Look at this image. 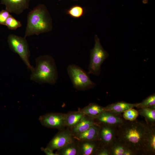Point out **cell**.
<instances>
[{
	"mask_svg": "<svg viewBox=\"0 0 155 155\" xmlns=\"http://www.w3.org/2000/svg\"><path fill=\"white\" fill-rule=\"evenodd\" d=\"M149 124L136 119L126 122L117 127V138L138 154L144 155Z\"/></svg>",
	"mask_w": 155,
	"mask_h": 155,
	"instance_id": "obj_1",
	"label": "cell"
},
{
	"mask_svg": "<svg viewBox=\"0 0 155 155\" xmlns=\"http://www.w3.org/2000/svg\"><path fill=\"white\" fill-rule=\"evenodd\" d=\"M24 37L48 32L53 29L52 19L46 6L40 4L30 11L27 17Z\"/></svg>",
	"mask_w": 155,
	"mask_h": 155,
	"instance_id": "obj_2",
	"label": "cell"
},
{
	"mask_svg": "<svg viewBox=\"0 0 155 155\" xmlns=\"http://www.w3.org/2000/svg\"><path fill=\"white\" fill-rule=\"evenodd\" d=\"M35 62L36 67L31 71L30 80L41 84H55L58 75L53 58L49 55H41L36 59Z\"/></svg>",
	"mask_w": 155,
	"mask_h": 155,
	"instance_id": "obj_3",
	"label": "cell"
},
{
	"mask_svg": "<svg viewBox=\"0 0 155 155\" xmlns=\"http://www.w3.org/2000/svg\"><path fill=\"white\" fill-rule=\"evenodd\" d=\"M67 70L73 87L79 90L92 88L95 84L90 79L89 74L76 65H69Z\"/></svg>",
	"mask_w": 155,
	"mask_h": 155,
	"instance_id": "obj_4",
	"label": "cell"
},
{
	"mask_svg": "<svg viewBox=\"0 0 155 155\" xmlns=\"http://www.w3.org/2000/svg\"><path fill=\"white\" fill-rule=\"evenodd\" d=\"M7 41L11 50L19 55L28 69L31 71L34 67L30 62V51L26 38L10 34L8 36Z\"/></svg>",
	"mask_w": 155,
	"mask_h": 155,
	"instance_id": "obj_5",
	"label": "cell"
},
{
	"mask_svg": "<svg viewBox=\"0 0 155 155\" xmlns=\"http://www.w3.org/2000/svg\"><path fill=\"white\" fill-rule=\"evenodd\" d=\"M94 40V47L90 51V58L88 72L89 74L98 75L101 71V65L108 58L109 54L103 48L97 35L95 36Z\"/></svg>",
	"mask_w": 155,
	"mask_h": 155,
	"instance_id": "obj_6",
	"label": "cell"
},
{
	"mask_svg": "<svg viewBox=\"0 0 155 155\" xmlns=\"http://www.w3.org/2000/svg\"><path fill=\"white\" fill-rule=\"evenodd\" d=\"M66 114L62 113H49L40 116L39 120L44 127L60 130L66 128Z\"/></svg>",
	"mask_w": 155,
	"mask_h": 155,
	"instance_id": "obj_7",
	"label": "cell"
},
{
	"mask_svg": "<svg viewBox=\"0 0 155 155\" xmlns=\"http://www.w3.org/2000/svg\"><path fill=\"white\" fill-rule=\"evenodd\" d=\"M69 129L66 128L59 130L47 144L46 148L53 151L63 147L74 140Z\"/></svg>",
	"mask_w": 155,
	"mask_h": 155,
	"instance_id": "obj_8",
	"label": "cell"
},
{
	"mask_svg": "<svg viewBox=\"0 0 155 155\" xmlns=\"http://www.w3.org/2000/svg\"><path fill=\"white\" fill-rule=\"evenodd\" d=\"M98 124L100 125L98 140L101 145L110 148L117 138V127L106 124Z\"/></svg>",
	"mask_w": 155,
	"mask_h": 155,
	"instance_id": "obj_9",
	"label": "cell"
},
{
	"mask_svg": "<svg viewBox=\"0 0 155 155\" xmlns=\"http://www.w3.org/2000/svg\"><path fill=\"white\" fill-rule=\"evenodd\" d=\"M97 123H103L117 127L125 123L126 121L120 116L109 111H105L94 119Z\"/></svg>",
	"mask_w": 155,
	"mask_h": 155,
	"instance_id": "obj_10",
	"label": "cell"
},
{
	"mask_svg": "<svg viewBox=\"0 0 155 155\" xmlns=\"http://www.w3.org/2000/svg\"><path fill=\"white\" fill-rule=\"evenodd\" d=\"M30 0H0L5 5V9L10 13L19 15L28 9Z\"/></svg>",
	"mask_w": 155,
	"mask_h": 155,
	"instance_id": "obj_11",
	"label": "cell"
},
{
	"mask_svg": "<svg viewBox=\"0 0 155 155\" xmlns=\"http://www.w3.org/2000/svg\"><path fill=\"white\" fill-rule=\"evenodd\" d=\"M148 124L144 146V155H154L155 154V125Z\"/></svg>",
	"mask_w": 155,
	"mask_h": 155,
	"instance_id": "obj_12",
	"label": "cell"
},
{
	"mask_svg": "<svg viewBox=\"0 0 155 155\" xmlns=\"http://www.w3.org/2000/svg\"><path fill=\"white\" fill-rule=\"evenodd\" d=\"M79 142V149L78 155H95L101 145L99 140Z\"/></svg>",
	"mask_w": 155,
	"mask_h": 155,
	"instance_id": "obj_13",
	"label": "cell"
},
{
	"mask_svg": "<svg viewBox=\"0 0 155 155\" xmlns=\"http://www.w3.org/2000/svg\"><path fill=\"white\" fill-rule=\"evenodd\" d=\"M99 124L96 123L85 131L73 136L78 141L99 140Z\"/></svg>",
	"mask_w": 155,
	"mask_h": 155,
	"instance_id": "obj_14",
	"label": "cell"
},
{
	"mask_svg": "<svg viewBox=\"0 0 155 155\" xmlns=\"http://www.w3.org/2000/svg\"><path fill=\"white\" fill-rule=\"evenodd\" d=\"M96 123L94 118L85 115L75 125L69 129L73 136L85 131Z\"/></svg>",
	"mask_w": 155,
	"mask_h": 155,
	"instance_id": "obj_15",
	"label": "cell"
},
{
	"mask_svg": "<svg viewBox=\"0 0 155 155\" xmlns=\"http://www.w3.org/2000/svg\"><path fill=\"white\" fill-rule=\"evenodd\" d=\"M137 103H131L123 101L119 102L109 104L105 107V111L120 115L126 110L136 107Z\"/></svg>",
	"mask_w": 155,
	"mask_h": 155,
	"instance_id": "obj_16",
	"label": "cell"
},
{
	"mask_svg": "<svg viewBox=\"0 0 155 155\" xmlns=\"http://www.w3.org/2000/svg\"><path fill=\"white\" fill-rule=\"evenodd\" d=\"M84 115L92 117L94 119L101 113L105 111V107L98 104L90 103L87 106L78 110Z\"/></svg>",
	"mask_w": 155,
	"mask_h": 155,
	"instance_id": "obj_17",
	"label": "cell"
},
{
	"mask_svg": "<svg viewBox=\"0 0 155 155\" xmlns=\"http://www.w3.org/2000/svg\"><path fill=\"white\" fill-rule=\"evenodd\" d=\"M79 149V142L74 139L63 147L57 150V155H78Z\"/></svg>",
	"mask_w": 155,
	"mask_h": 155,
	"instance_id": "obj_18",
	"label": "cell"
},
{
	"mask_svg": "<svg viewBox=\"0 0 155 155\" xmlns=\"http://www.w3.org/2000/svg\"><path fill=\"white\" fill-rule=\"evenodd\" d=\"M85 115L78 110L70 111L66 114V128L70 129L75 125Z\"/></svg>",
	"mask_w": 155,
	"mask_h": 155,
	"instance_id": "obj_19",
	"label": "cell"
},
{
	"mask_svg": "<svg viewBox=\"0 0 155 155\" xmlns=\"http://www.w3.org/2000/svg\"><path fill=\"white\" fill-rule=\"evenodd\" d=\"M129 148L126 144L117 138L110 147V155H123Z\"/></svg>",
	"mask_w": 155,
	"mask_h": 155,
	"instance_id": "obj_20",
	"label": "cell"
},
{
	"mask_svg": "<svg viewBox=\"0 0 155 155\" xmlns=\"http://www.w3.org/2000/svg\"><path fill=\"white\" fill-rule=\"evenodd\" d=\"M137 111L139 115L144 117L147 123L155 125V109L145 107Z\"/></svg>",
	"mask_w": 155,
	"mask_h": 155,
	"instance_id": "obj_21",
	"label": "cell"
},
{
	"mask_svg": "<svg viewBox=\"0 0 155 155\" xmlns=\"http://www.w3.org/2000/svg\"><path fill=\"white\" fill-rule=\"evenodd\" d=\"M84 9L81 6L73 5L66 11V13L71 17L78 18L82 17L84 13Z\"/></svg>",
	"mask_w": 155,
	"mask_h": 155,
	"instance_id": "obj_22",
	"label": "cell"
},
{
	"mask_svg": "<svg viewBox=\"0 0 155 155\" xmlns=\"http://www.w3.org/2000/svg\"><path fill=\"white\" fill-rule=\"evenodd\" d=\"M5 26L9 30H15L21 27L22 25L20 21L10 15L6 20Z\"/></svg>",
	"mask_w": 155,
	"mask_h": 155,
	"instance_id": "obj_23",
	"label": "cell"
},
{
	"mask_svg": "<svg viewBox=\"0 0 155 155\" xmlns=\"http://www.w3.org/2000/svg\"><path fill=\"white\" fill-rule=\"evenodd\" d=\"M155 106V94H153L144 99L138 104L136 107L137 108H140L145 107H150Z\"/></svg>",
	"mask_w": 155,
	"mask_h": 155,
	"instance_id": "obj_24",
	"label": "cell"
},
{
	"mask_svg": "<svg viewBox=\"0 0 155 155\" xmlns=\"http://www.w3.org/2000/svg\"><path fill=\"white\" fill-rule=\"evenodd\" d=\"M138 115V111L132 108L125 111L123 117L125 120L133 121L136 119Z\"/></svg>",
	"mask_w": 155,
	"mask_h": 155,
	"instance_id": "obj_25",
	"label": "cell"
},
{
	"mask_svg": "<svg viewBox=\"0 0 155 155\" xmlns=\"http://www.w3.org/2000/svg\"><path fill=\"white\" fill-rule=\"evenodd\" d=\"M10 13L6 9L0 11V24L5 25L6 20L10 16Z\"/></svg>",
	"mask_w": 155,
	"mask_h": 155,
	"instance_id": "obj_26",
	"label": "cell"
},
{
	"mask_svg": "<svg viewBox=\"0 0 155 155\" xmlns=\"http://www.w3.org/2000/svg\"><path fill=\"white\" fill-rule=\"evenodd\" d=\"M95 155H110V148L101 145L97 150Z\"/></svg>",
	"mask_w": 155,
	"mask_h": 155,
	"instance_id": "obj_27",
	"label": "cell"
},
{
	"mask_svg": "<svg viewBox=\"0 0 155 155\" xmlns=\"http://www.w3.org/2000/svg\"><path fill=\"white\" fill-rule=\"evenodd\" d=\"M41 150L44 152L46 155H57L56 153L53 152V151L46 148H44L43 147H41Z\"/></svg>",
	"mask_w": 155,
	"mask_h": 155,
	"instance_id": "obj_28",
	"label": "cell"
},
{
	"mask_svg": "<svg viewBox=\"0 0 155 155\" xmlns=\"http://www.w3.org/2000/svg\"><path fill=\"white\" fill-rule=\"evenodd\" d=\"M148 0H143L142 3L144 4H147L148 3Z\"/></svg>",
	"mask_w": 155,
	"mask_h": 155,
	"instance_id": "obj_29",
	"label": "cell"
},
{
	"mask_svg": "<svg viewBox=\"0 0 155 155\" xmlns=\"http://www.w3.org/2000/svg\"><path fill=\"white\" fill-rule=\"evenodd\" d=\"M61 0H59V1H61Z\"/></svg>",
	"mask_w": 155,
	"mask_h": 155,
	"instance_id": "obj_30",
	"label": "cell"
}]
</instances>
